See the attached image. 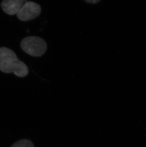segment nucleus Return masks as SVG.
<instances>
[{
	"label": "nucleus",
	"instance_id": "obj_5",
	"mask_svg": "<svg viewBox=\"0 0 146 147\" xmlns=\"http://www.w3.org/2000/svg\"><path fill=\"white\" fill-rule=\"evenodd\" d=\"M11 147H34V146L30 140L23 139L15 142Z\"/></svg>",
	"mask_w": 146,
	"mask_h": 147
},
{
	"label": "nucleus",
	"instance_id": "obj_3",
	"mask_svg": "<svg viewBox=\"0 0 146 147\" xmlns=\"http://www.w3.org/2000/svg\"><path fill=\"white\" fill-rule=\"evenodd\" d=\"M41 12L42 7L38 3L27 1L17 14V17L20 21L27 22L37 18Z\"/></svg>",
	"mask_w": 146,
	"mask_h": 147
},
{
	"label": "nucleus",
	"instance_id": "obj_4",
	"mask_svg": "<svg viewBox=\"0 0 146 147\" xmlns=\"http://www.w3.org/2000/svg\"><path fill=\"white\" fill-rule=\"evenodd\" d=\"M27 1V0H3L1 6L5 13L14 16L19 12Z\"/></svg>",
	"mask_w": 146,
	"mask_h": 147
},
{
	"label": "nucleus",
	"instance_id": "obj_6",
	"mask_svg": "<svg viewBox=\"0 0 146 147\" xmlns=\"http://www.w3.org/2000/svg\"><path fill=\"white\" fill-rule=\"evenodd\" d=\"M86 3L91 4H96L99 3V1H101V0H84Z\"/></svg>",
	"mask_w": 146,
	"mask_h": 147
},
{
	"label": "nucleus",
	"instance_id": "obj_1",
	"mask_svg": "<svg viewBox=\"0 0 146 147\" xmlns=\"http://www.w3.org/2000/svg\"><path fill=\"white\" fill-rule=\"evenodd\" d=\"M0 71L5 74L13 73L21 78L29 74L26 64L18 58L13 50L5 47L0 48Z\"/></svg>",
	"mask_w": 146,
	"mask_h": 147
},
{
	"label": "nucleus",
	"instance_id": "obj_2",
	"mask_svg": "<svg viewBox=\"0 0 146 147\" xmlns=\"http://www.w3.org/2000/svg\"><path fill=\"white\" fill-rule=\"evenodd\" d=\"M21 47L25 53L33 57H40L47 50L46 42L37 36H28L24 38L21 42Z\"/></svg>",
	"mask_w": 146,
	"mask_h": 147
}]
</instances>
